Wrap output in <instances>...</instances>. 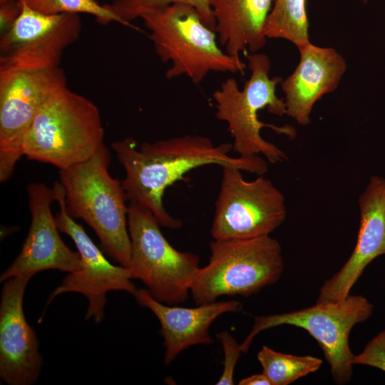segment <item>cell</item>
<instances>
[{
	"instance_id": "9",
	"label": "cell",
	"mask_w": 385,
	"mask_h": 385,
	"mask_svg": "<svg viewBox=\"0 0 385 385\" xmlns=\"http://www.w3.org/2000/svg\"><path fill=\"white\" fill-rule=\"evenodd\" d=\"M222 168L210 229L213 240L270 235L284 222L285 198L270 180L260 175L248 181L237 168Z\"/></svg>"
},
{
	"instance_id": "2",
	"label": "cell",
	"mask_w": 385,
	"mask_h": 385,
	"mask_svg": "<svg viewBox=\"0 0 385 385\" xmlns=\"http://www.w3.org/2000/svg\"><path fill=\"white\" fill-rule=\"evenodd\" d=\"M251 71L250 78L242 88H239L235 78L223 81L213 93L215 101V116L227 124L232 139V150L239 156H254L262 154L272 163L287 160L285 153L276 145L265 140L260 130L267 127L277 134L289 139L296 136L291 125L277 126L259 120L258 113L267 109L277 115H287L283 98L276 93L280 76L270 78L271 63L265 53H251L247 56Z\"/></svg>"
},
{
	"instance_id": "21",
	"label": "cell",
	"mask_w": 385,
	"mask_h": 385,
	"mask_svg": "<svg viewBox=\"0 0 385 385\" xmlns=\"http://www.w3.org/2000/svg\"><path fill=\"white\" fill-rule=\"evenodd\" d=\"M30 8L47 14H86L95 17L96 21L102 25L116 22L123 26L138 29L123 21L114 12L96 0H19Z\"/></svg>"
},
{
	"instance_id": "17",
	"label": "cell",
	"mask_w": 385,
	"mask_h": 385,
	"mask_svg": "<svg viewBox=\"0 0 385 385\" xmlns=\"http://www.w3.org/2000/svg\"><path fill=\"white\" fill-rule=\"evenodd\" d=\"M133 296L139 304L155 315L160 324L165 365L191 346L212 343L209 334L212 323L225 313L237 312L242 308L237 300L213 302L191 308L168 305L155 299L147 289H137Z\"/></svg>"
},
{
	"instance_id": "10",
	"label": "cell",
	"mask_w": 385,
	"mask_h": 385,
	"mask_svg": "<svg viewBox=\"0 0 385 385\" xmlns=\"http://www.w3.org/2000/svg\"><path fill=\"white\" fill-rule=\"evenodd\" d=\"M67 86L59 67L0 69V181L12 175L23 155V141L43 102Z\"/></svg>"
},
{
	"instance_id": "16",
	"label": "cell",
	"mask_w": 385,
	"mask_h": 385,
	"mask_svg": "<svg viewBox=\"0 0 385 385\" xmlns=\"http://www.w3.org/2000/svg\"><path fill=\"white\" fill-rule=\"evenodd\" d=\"M298 50L297 67L280 84L287 115L299 125H307L316 102L337 88L347 66L334 48L310 42Z\"/></svg>"
},
{
	"instance_id": "25",
	"label": "cell",
	"mask_w": 385,
	"mask_h": 385,
	"mask_svg": "<svg viewBox=\"0 0 385 385\" xmlns=\"http://www.w3.org/2000/svg\"><path fill=\"white\" fill-rule=\"evenodd\" d=\"M21 11L19 0L0 4V31L1 35L7 32L13 26Z\"/></svg>"
},
{
	"instance_id": "8",
	"label": "cell",
	"mask_w": 385,
	"mask_h": 385,
	"mask_svg": "<svg viewBox=\"0 0 385 385\" xmlns=\"http://www.w3.org/2000/svg\"><path fill=\"white\" fill-rule=\"evenodd\" d=\"M373 310V304L364 296L349 294L344 299L316 302L290 312L258 316L240 349L247 353L255 337L265 329L284 324L302 328L322 349L334 381L345 384L351 381L354 357L349 344V333L355 324L366 321Z\"/></svg>"
},
{
	"instance_id": "23",
	"label": "cell",
	"mask_w": 385,
	"mask_h": 385,
	"mask_svg": "<svg viewBox=\"0 0 385 385\" xmlns=\"http://www.w3.org/2000/svg\"><path fill=\"white\" fill-rule=\"evenodd\" d=\"M217 338L222 344L225 358L223 371L216 384L232 385L235 367L242 354L240 344H238L235 339L225 330L219 332Z\"/></svg>"
},
{
	"instance_id": "20",
	"label": "cell",
	"mask_w": 385,
	"mask_h": 385,
	"mask_svg": "<svg viewBox=\"0 0 385 385\" xmlns=\"http://www.w3.org/2000/svg\"><path fill=\"white\" fill-rule=\"evenodd\" d=\"M257 356L262 373L272 385L289 384L317 371L322 364V360L315 356L284 354L267 346H262Z\"/></svg>"
},
{
	"instance_id": "13",
	"label": "cell",
	"mask_w": 385,
	"mask_h": 385,
	"mask_svg": "<svg viewBox=\"0 0 385 385\" xmlns=\"http://www.w3.org/2000/svg\"><path fill=\"white\" fill-rule=\"evenodd\" d=\"M26 192L31 217L29 232L16 259L1 274L0 282L23 274L35 275L46 270H79L81 256L63 242L51 212V204L56 201L53 188L43 183H31Z\"/></svg>"
},
{
	"instance_id": "15",
	"label": "cell",
	"mask_w": 385,
	"mask_h": 385,
	"mask_svg": "<svg viewBox=\"0 0 385 385\" xmlns=\"http://www.w3.org/2000/svg\"><path fill=\"white\" fill-rule=\"evenodd\" d=\"M358 204L360 225L355 247L343 267L324 282L317 302L345 299L366 267L385 255V179L371 176Z\"/></svg>"
},
{
	"instance_id": "1",
	"label": "cell",
	"mask_w": 385,
	"mask_h": 385,
	"mask_svg": "<svg viewBox=\"0 0 385 385\" xmlns=\"http://www.w3.org/2000/svg\"><path fill=\"white\" fill-rule=\"evenodd\" d=\"M111 148L125 172L121 182L129 202L145 206L161 226L170 229L180 228L183 223L166 211L164 192L189 171L207 165L235 167L257 175L268 170L266 160L260 155L233 158L230 155L232 143L215 145L208 138L197 135L146 142L140 146L127 138L113 142Z\"/></svg>"
},
{
	"instance_id": "24",
	"label": "cell",
	"mask_w": 385,
	"mask_h": 385,
	"mask_svg": "<svg viewBox=\"0 0 385 385\" xmlns=\"http://www.w3.org/2000/svg\"><path fill=\"white\" fill-rule=\"evenodd\" d=\"M352 363L375 367L385 372V329L372 338L359 355H354Z\"/></svg>"
},
{
	"instance_id": "28",
	"label": "cell",
	"mask_w": 385,
	"mask_h": 385,
	"mask_svg": "<svg viewBox=\"0 0 385 385\" xmlns=\"http://www.w3.org/2000/svg\"><path fill=\"white\" fill-rule=\"evenodd\" d=\"M368 1H369V0H362V1H363L364 4L367 3Z\"/></svg>"
},
{
	"instance_id": "4",
	"label": "cell",
	"mask_w": 385,
	"mask_h": 385,
	"mask_svg": "<svg viewBox=\"0 0 385 385\" xmlns=\"http://www.w3.org/2000/svg\"><path fill=\"white\" fill-rule=\"evenodd\" d=\"M110 161L103 143L88 160L59 170L60 182L65 189L68 213L83 220L106 253L128 267L131 248L128 198L122 182L109 173Z\"/></svg>"
},
{
	"instance_id": "18",
	"label": "cell",
	"mask_w": 385,
	"mask_h": 385,
	"mask_svg": "<svg viewBox=\"0 0 385 385\" xmlns=\"http://www.w3.org/2000/svg\"><path fill=\"white\" fill-rule=\"evenodd\" d=\"M274 0H208L219 43L229 55L256 53L265 45V28Z\"/></svg>"
},
{
	"instance_id": "5",
	"label": "cell",
	"mask_w": 385,
	"mask_h": 385,
	"mask_svg": "<svg viewBox=\"0 0 385 385\" xmlns=\"http://www.w3.org/2000/svg\"><path fill=\"white\" fill-rule=\"evenodd\" d=\"M139 18L150 31L155 51L163 63L171 62L168 79L186 76L199 84L211 71L243 73L246 64L218 46L215 31L192 6L173 3L147 10Z\"/></svg>"
},
{
	"instance_id": "26",
	"label": "cell",
	"mask_w": 385,
	"mask_h": 385,
	"mask_svg": "<svg viewBox=\"0 0 385 385\" xmlns=\"http://www.w3.org/2000/svg\"><path fill=\"white\" fill-rule=\"evenodd\" d=\"M240 385H272L271 382L264 373L255 374L242 379Z\"/></svg>"
},
{
	"instance_id": "3",
	"label": "cell",
	"mask_w": 385,
	"mask_h": 385,
	"mask_svg": "<svg viewBox=\"0 0 385 385\" xmlns=\"http://www.w3.org/2000/svg\"><path fill=\"white\" fill-rule=\"evenodd\" d=\"M103 137L98 107L66 86L38 108L25 134L22 151L29 160L63 170L91 158L103 144Z\"/></svg>"
},
{
	"instance_id": "14",
	"label": "cell",
	"mask_w": 385,
	"mask_h": 385,
	"mask_svg": "<svg viewBox=\"0 0 385 385\" xmlns=\"http://www.w3.org/2000/svg\"><path fill=\"white\" fill-rule=\"evenodd\" d=\"M34 275L4 281L0 303V378L9 385H32L40 376L43 357L35 330L24 312L23 299Z\"/></svg>"
},
{
	"instance_id": "6",
	"label": "cell",
	"mask_w": 385,
	"mask_h": 385,
	"mask_svg": "<svg viewBox=\"0 0 385 385\" xmlns=\"http://www.w3.org/2000/svg\"><path fill=\"white\" fill-rule=\"evenodd\" d=\"M210 250L209 262L190 289L197 305L224 295L249 297L277 282L283 271L282 247L270 235L213 240Z\"/></svg>"
},
{
	"instance_id": "19",
	"label": "cell",
	"mask_w": 385,
	"mask_h": 385,
	"mask_svg": "<svg viewBox=\"0 0 385 385\" xmlns=\"http://www.w3.org/2000/svg\"><path fill=\"white\" fill-rule=\"evenodd\" d=\"M307 1L274 0L265 24L267 38L285 39L298 49L310 43Z\"/></svg>"
},
{
	"instance_id": "27",
	"label": "cell",
	"mask_w": 385,
	"mask_h": 385,
	"mask_svg": "<svg viewBox=\"0 0 385 385\" xmlns=\"http://www.w3.org/2000/svg\"><path fill=\"white\" fill-rule=\"evenodd\" d=\"M16 0H0V4L15 1Z\"/></svg>"
},
{
	"instance_id": "7",
	"label": "cell",
	"mask_w": 385,
	"mask_h": 385,
	"mask_svg": "<svg viewBox=\"0 0 385 385\" xmlns=\"http://www.w3.org/2000/svg\"><path fill=\"white\" fill-rule=\"evenodd\" d=\"M160 223L145 206L129 202L128 227L130 258L128 268L158 301L177 305L190 292L200 270V257L174 248L163 235Z\"/></svg>"
},
{
	"instance_id": "11",
	"label": "cell",
	"mask_w": 385,
	"mask_h": 385,
	"mask_svg": "<svg viewBox=\"0 0 385 385\" xmlns=\"http://www.w3.org/2000/svg\"><path fill=\"white\" fill-rule=\"evenodd\" d=\"M52 188L59 207L55 215L57 227L73 241L81 256L82 267L79 270L68 272L50 294L44 309L61 294L80 293L88 302L85 319H92L95 323H99L104 317L108 292L124 291L133 295L137 288L131 280L129 269L111 263L83 227L68 213L65 189L61 183L55 182Z\"/></svg>"
},
{
	"instance_id": "12",
	"label": "cell",
	"mask_w": 385,
	"mask_h": 385,
	"mask_svg": "<svg viewBox=\"0 0 385 385\" xmlns=\"http://www.w3.org/2000/svg\"><path fill=\"white\" fill-rule=\"evenodd\" d=\"M21 4L16 21L1 35L0 69L59 66L65 48L79 37L82 27L79 14H47Z\"/></svg>"
},
{
	"instance_id": "22",
	"label": "cell",
	"mask_w": 385,
	"mask_h": 385,
	"mask_svg": "<svg viewBox=\"0 0 385 385\" xmlns=\"http://www.w3.org/2000/svg\"><path fill=\"white\" fill-rule=\"evenodd\" d=\"M173 3H182L194 7L200 14L204 23L215 31V21L208 0H115L106 6L125 22L139 18L149 9L162 7Z\"/></svg>"
}]
</instances>
